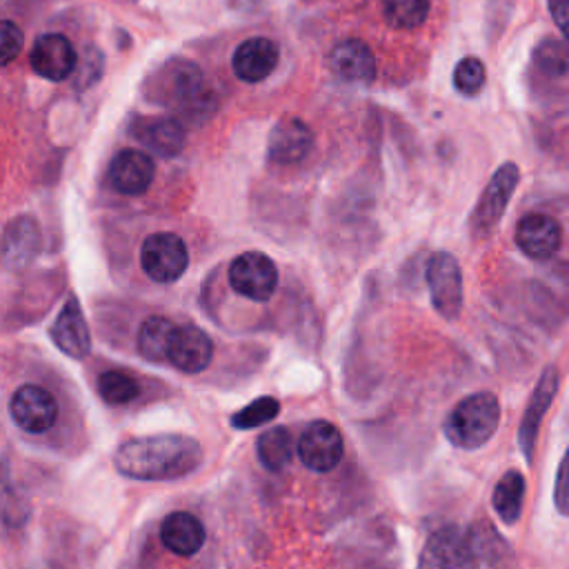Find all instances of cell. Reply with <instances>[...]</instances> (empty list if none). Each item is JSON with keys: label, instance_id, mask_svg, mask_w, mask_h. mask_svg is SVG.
<instances>
[{"label": "cell", "instance_id": "cell-23", "mask_svg": "<svg viewBox=\"0 0 569 569\" xmlns=\"http://www.w3.org/2000/svg\"><path fill=\"white\" fill-rule=\"evenodd\" d=\"M525 476L516 469H509L502 473V478L496 482L493 493H491V505L498 518L505 525H516L522 513V502H525Z\"/></svg>", "mask_w": 569, "mask_h": 569}, {"label": "cell", "instance_id": "cell-16", "mask_svg": "<svg viewBox=\"0 0 569 569\" xmlns=\"http://www.w3.org/2000/svg\"><path fill=\"white\" fill-rule=\"evenodd\" d=\"M313 149V131L300 118H282L273 124L267 140V158L273 164H296Z\"/></svg>", "mask_w": 569, "mask_h": 569}, {"label": "cell", "instance_id": "cell-22", "mask_svg": "<svg viewBox=\"0 0 569 569\" xmlns=\"http://www.w3.org/2000/svg\"><path fill=\"white\" fill-rule=\"evenodd\" d=\"M40 249V231L33 218L20 216L7 224L4 231V264L9 269L27 267Z\"/></svg>", "mask_w": 569, "mask_h": 569}, {"label": "cell", "instance_id": "cell-17", "mask_svg": "<svg viewBox=\"0 0 569 569\" xmlns=\"http://www.w3.org/2000/svg\"><path fill=\"white\" fill-rule=\"evenodd\" d=\"M516 244L531 260H549L562 242L560 222L547 213H527L516 227Z\"/></svg>", "mask_w": 569, "mask_h": 569}, {"label": "cell", "instance_id": "cell-12", "mask_svg": "<svg viewBox=\"0 0 569 569\" xmlns=\"http://www.w3.org/2000/svg\"><path fill=\"white\" fill-rule=\"evenodd\" d=\"M556 391H558V369L553 365H549L547 369H542V373L529 396V402L525 407L520 427H518V445H520V451L527 458V462H531V458H533L538 431H540L545 413L549 411V407L556 398Z\"/></svg>", "mask_w": 569, "mask_h": 569}, {"label": "cell", "instance_id": "cell-10", "mask_svg": "<svg viewBox=\"0 0 569 569\" xmlns=\"http://www.w3.org/2000/svg\"><path fill=\"white\" fill-rule=\"evenodd\" d=\"M280 62V47L269 36H251L242 40L231 53V69L236 78L247 84L267 80Z\"/></svg>", "mask_w": 569, "mask_h": 569}, {"label": "cell", "instance_id": "cell-4", "mask_svg": "<svg viewBox=\"0 0 569 569\" xmlns=\"http://www.w3.org/2000/svg\"><path fill=\"white\" fill-rule=\"evenodd\" d=\"M140 267L149 280L171 284L187 271L189 249L173 231L149 233L140 247Z\"/></svg>", "mask_w": 569, "mask_h": 569}, {"label": "cell", "instance_id": "cell-20", "mask_svg": "<svg viewBox=\"0 0 569 569\" xmlns=\"http://www.w3.org/2000/svg\"><path fill=\"white\" fill-rule=\"evenodd\" d=\"M204 525L189 511H171L160 522V542L176 556H196L204 545Z\"/></svg>", "mask_w": 569, "mask_h": 569}, {"label": "cell", "instance_id": "cell-6", "mask_svg": "<svg viewBox=\"0 0 569 569\" xmlns=\"http://www.w3.org/2000/svg\"><path fill=\"white\" fill-rule=\"evenodd\" d=\"M231 289L253 302H267L278 287V267L262 251H242L229 264Z\"/></svg>", "mask_w": 569, "mask_h": 569}, {"label": "cell", "instance_id": "cell-18", "mask_svg": "<svg viewBox=\"0 0 569 569\" xmlns=\"http://www.w3.org/2000/svg\"><path fill=\"white\" fill-rule=\"evenodd\" d=\"M111 189L122 196H140L156 178V162L138 149H122L113 156L107 171Z\"/></svg>", "mask_w": 569, "mask_h": 569}, {"label": "cell", "instance_id": "cell-11", "mask_svg": "<svg viewBox=\"0 0 569 569\" xmlns=\"http://www.w3.org/2000/svg\"><path fill=\"white\" fill-rule=\"evenodd\" d=\"M76 49L62 33H42L29 51L31 69L51 82H62L76 71Z\"/></svg>", "mask_w": 569, "mask_h": 569}, {"label": "cell", "instance_id": "cell-1", "mask_svg": "<svg viewBox=\"0 0 569 569\" xmlns=\"http://www.w3.org/2000/svg\"><path fill=\"white\" fill-rule=\"evenodd\" d=\"M202 456V445L191 436L156 433L124 440L113 453V465L124 478L167 482L193 473Z\"/></svg>", "mask_w": 569, "mask_h": 569}, {"label": "cell", "instance_id": "cell-33", "mask_svg": "<svg viewBox=\"0 0 569 569\" xmlns=\"http://www.w3.org/2000/svg\"><path fill=\"white\" fill-rule=\"evenodd\" d=\"M547 7H549V13H551L556 27L569 42V0H549Z\"/></svg>", "mask_w": 569, "mask_h": 569}, {"label": "cell", "instance_id": "cell-21", "mask_svg": "<svg viewBox=\"0 0 569 569\" xmlns=\"http://www.w3.org/2000/svg\"><path fill=\"white\" fill-rule=\"evenodd\" d=\"M133 136L162 158H173L182 151L187 133L176 118H142L133 127Z\"/></svg>", "mask_w": 569, "mask_h": 569}, {"label": "cell", "instance_id": "cell-31", "mask_svg": "<svg viewBox=\"0 0 569 569\" xmlns=\"http://www.w3.org/2000/svg\"><path fill=\"white\" fill-rule=\"evenodd\" d=\"M553 507L560 516L569 518V447L558 462L556 480H553Z\"/></svg>", "mask_w": 569, "mask_h": 569}, {"label": "cell", "instance_id": "cell-30", "mask_svg": "<svg viewBox=\"0 0 569 569\" xmlns=\"http://www.w3.org/2000/svg\"><path fill=\"white\" fill-rule=\"evenodd\" d=\"M487 82V71L480 58L476 56H467L462 58L456 69H453V87L462 93V96H476L482 91Z\"/></svg>", "mask_w": 569, "mask_h": 569}, {"label": "cell", "instance_id": "cell-8", "mask_svg": "<svg viewBox=\"0 0 569 569\" xmlns=\"http://www.w3.org/2000/svg\"><path fill=\"white\" fill-rule=\"evenodd\" d=\"M9 413L16 427L27 433H44L56 425L58 400L42 385H20L9 400Z\"/></svg>", "mask_w": 569, "mask_h": 569}, {"label": "cell", "instance_id": "cell-13", "mask_svg": "<svg viewBox=\"0 0 569 569\" xmlns=\"http://www.w3.org/2000/svg\"><path fill=\"white\" fill-rule=\"evenodd\" d=\"M213 360V342L204 329L180 325L173 329L167 349V362L182 373H200Z\"/></svg>", "mask_w": 569, "mask_h": 569}, {"label": "cell", "instance_id": "cell-29", "mask_svg": "<svg viewBox=\"0 0 569 569\" xmlns=\"http://www.w3.org/2000/svg\"><path fill=\"white\" fill-rule=\"evenodd\" d=\"M280 413V402L273 396H260L247 407L231 413V427L236 429H256L260 425H267Z\"/></svg>", "mask_w": 569, "mask_h": 569}, {"label": "cell", "instance_id": "cell-7", "mask_svg": "<svg viewBox=\"0 0 569 569\" xmlns=\"http://www.w3.org/2000/svg\"><path fill=\"white\" fill-rule=\"evenodd\" d=\"M473 549L469 529L462 531L456 525L436 529L418 558V569H471Z\"/></svg>", "mask_w": 569, "mask_h": 569}, {"label": "cell", "instance_id": "cell-19", "mask_svg": "<svg viewBox=\"0 0 569 569\" xmlns=\"http://www.w3.org/2000/svg\"><path fill=\"white\" fill-rule=\"evenodd\" d=\"M329 69L345 82L369 84L376 78V58L365 40L347 38L331 49Z\"/></svg>", "mask_w": 569, "mask_h": 569}, {"label": "cell", "instance_id": "cell-24", "mask_svg": "<svg viewBox=\"0 0 569 569\" xmlns=\"http://www.w3.org/2000/svg\"><path fill=\"white\" fill-rule=\"evenodd\" d=\"M173 329L176 325L164 316L144 318L136 336L138 353L149 362H167V349H169Z\"/></svg>", "mask_w": 569, "mask_h": 569}, {"label": "cell", "instance_id": "cell-3", "mask_svg": "<svg viewBox=\"0 0 569 569\" xmlns=\"http://www.w3.org/2000/svg\"><path fill=\"white\" fill-rule=\"evenodd\" d=\"M518 180L520 169L516 162H505L493 171L469 218V229L473 238L482 240L493 233V229L498 227L507 211V204L518 187Z\"/></svg>", "mask_w": 569, "mask_h": 569}, {"label": "cell", "instance_id": "cell-28", "mask_svg": "<svg viewBox=\"0 0 569 569\" xmlns=\"http://www.w3.org/2000/svg\"><path fill=\"white\" fill-rule=\"evenodd\" d=\"M533 67L545 78H560L569 69V51L560 40L547 38L533 49Z\"/></svg>", "mask_w": 569, "mask_h": 569}, {"label": "cell", "instance_id": "cell-26", "mask_svg": "<svg viewBox=\"0 0 569 569\" xmlns=\"http://www.w3.org/2000/svg\"><path fill=\"white\" fill-rule=\"evenodd\" d=\"M380 7L385 20L393 29L411 31L425 24L431 9V0H380Z\"/></svg>", "mask_w": 569, "mask_h": 569}, {"label": "cell", "instance_id": "cell-27", "mask_svg": "<svg viewBox=\"0 0 569 569\" xmlns=\"http://www.w3.org/2000/svg\"><path fill=\"white\" fill-rule=\"evenodd\" d=\"M98 393L107 405L120 407V405L131 402L140 393V387L129 373L109 369L98 376Z\"/></svg>", "mask_w": 569, "mask_h": 569}, {"label": "cell", "instance_id": "cell-9", "mask_svg": "<svg viewBox=\"0 0 569 569\" xmlns=\"http://www.w3.org/2000/svg\"><path fill=\"white\" fill-rule=\"evenodd\" d=\"M296 451L307 469L327 473L336 469L338 462L342 460V451H345L342 433L329 420H322V418L311 420L302 429Z\"/></svg>", "mask_w": 569, "mask_h": 569}, {"label": "cell", "instance_id": "cell-14", "mask_svg": "<svg viewBox=\"0 0 569 569\" xmlns=\"http://www.w3.org/2000/svg\"><path fill=\"white\" fill-rule=\"evenodd\" d=\"M49 336L56 342V347L69 358L82 360L91 353L89 325L84 320L80 300L73 293L64 300L62 309L58 311V318L53 320Z\"/></svg>", "mask_w": 569, "mask_h": 569}, {"label": "cell", "instance_id": "cell-15", "mask_svg": "<svg viewBox=\"0 0 569 569\" xmlns=\"http://www.w3.org/2000/svg\"><path fill=\"white\" fill-rule=\"evenodd\" d=\"M169 96L191 118H196L198 109L209 113L213 107V93L202 71L189 60L173 62L169 71Z\"/></svg>", "mask_w": 569, "mask_h": 569}, {"label": "cell", "instance_id": "cell-25", "mask_svg": "<svg viewBox=\"0 0 569 569\" xmlns=\"http://www.w3.org/2000/svg\"><path fill=\"white\" fill-rule=\"evenodd\" d=\"M256 456L269 471H282L293 458V436L287 427H271L256 440Z\"/></svg>", "mask_w": 569, "mask_h": 569}, {"label": "cell", "instance_id": "cell-32", "mask_svg": "<svg viewBox=\"0 0 569 569\" xmlns=\"http://www.w3.org/2000/svg\"><path fill=\"white\" fill-rule=\"evenodd\" d=\"M0 49H2V67L11 64L20 49H22V31L18 29V24L9 18L2 20V29H0Z\"/></svg>", "mask_w": 569, "mask_h": 569}, {"label": "cell", "instance_id": "cell-2", "mask_svg": "<svg viewBox=\"0 0 569 569\" xmlns=\"http://www.w3.org/2000/svg\"><path fill=\"white\" fill-rule=\"evenodd\" d=\"M500 425V400L491 391L465 396L447 416L442 431L447 440L465 451L487 445Z\"/></svg>", "mask_w": 569, "mask_h": 569}, {"label": "cell", "instance_id": "cell-5", "mask_svg": "<svg viewBox=\"0 0 569 569\" xmlns=\"http://www.w3.org/2000/svg\"><path fill=\"white\" fill-rule=\"evenodd\" d=\"M425 278L433 309L445 320H456L462 311V271L453 253L433 251L425 267Z\"/></svg>", "mask_w": 569, "mask_h": 569}]
</instances>
